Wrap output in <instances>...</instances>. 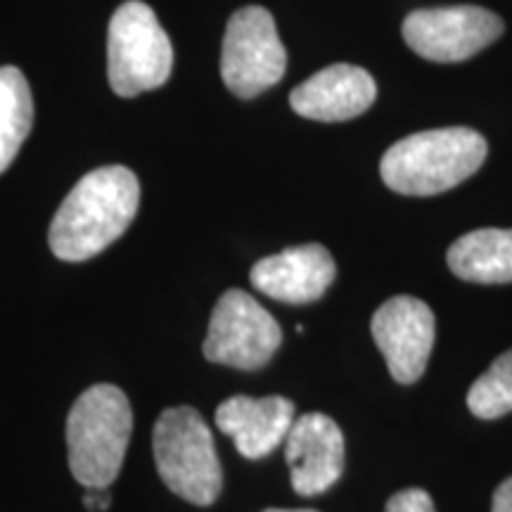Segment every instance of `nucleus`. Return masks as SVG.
I'll list each match as a JSON object with an SVG mask.
<instances>
[{
	"instance_id": "aec40b11",
	"label": "nucleus",
	"mask_w": 512,
	"mask_h": 512,
	"mask_svg": "<svg viewBox=\"0 0 512 512\" xmlns=\"http://www.w3.org/2000/svg\"><path fill=\"white\" fill-rule=\"evenodd\" d=\"M264 512H318V510H309V508H299V510H283V508H268Z\"/></svg>"
},
{
	"instance_id": "20e7f679",
	"label": "nucleus",
	"mask_w": 512,
	"mask_h": 512,
	"mask_svg": "<svg viewBox=\"0 0 512 512\" xmlns=\"http://www.w3.org/2000/svg\"><path fill=\"white\" fill-rule=\"evenodd\" d=\"M157 472L162 482L192 505L219 498L223 472L207 422L190 406L166 408L152 432Z\"/></svg>"
},
{
	"instance_id": "9d476101",
	"label": "nucleus",
	"mask_w": 512,
	"mask_h": 512,
	"mask_svg": "<svg viewBox=\"0 0 512 512\" xmlns=\"http://www.w3.org/2000/svg\"><path fill=\"white\" fill-rule=\"evenodd\" d=\"M292 489L299 496L325 494L344 472V434L323 413H304L285 439Z\"/></svg>"
},
{
	"instance_id": "0eeeda50",
	"label": "nucleus",
	"mask_w": 512,
	"mask_h": 512,
	"mask_svg": "<svg viewBox=\"0 0 512 512\" xmlns=\"http://www.w3.org/2000/svg\"><path fill=\"white\" fill-rule=\"evenodd\" d=\"M283 344L278 320L252 294L228 290L211 313L204 356L238 370L264 368Z\"/></svg>"
},
{
	"instance_id": "4468645a",
	"label": "nucleus",
	"mask_w": 512,
	"mask_h": 512,
	"mask_svg": "<svg viewBox=\"0 0 512 512\" xmlns=\"http://www.w3.org/2000/svg\"><path fill=\"white\" fill-rule=\"evenodd\" d=\"M448 268L467 283H512V228H482L448 247Z\"/></svg>"
},
{
	"instance_id": "f8f14e48",
	"label": "nucleus",
	"mask_w": 512,
	"mask_h": 512,
	"mask_svg": "<svg viewBox=\"0 0 512 512\" xmlns=\"http://www.w3.org/2000/svg\"><path fill=\"white\" fill-rule=\"evenodd\" d=\"M294 403L285 396H230L216 408V427L233 439L240 456L259 460L271 456L294 425Z\"/></svg>"
},
{
	"instance_id": "dca6fc26",
	"label": "nucleus",
	"mask_w": 512,
	"mask_h": 512,
	"mask_svg": "<svg viewBox=\"0 0 512 512\" xmlns=\"http://www.w3.org/2000/svg\"><path fill=\"white\" fill-rule=\"evenodd\" d=\"M467 408L482 420H496L512 411V349L491 363L467 392Z\"/></svg>"
},
{
	"instance_id": "ddd939ff",
	"label": "nucleus",
	"mask_w": 512,
	"mask_h": 512,
	"mask_svg": "<svg viewBox=\"0 0 512 512\" xmlns=\"http://www.w3.org/2000/svg\"><path fill=\"white\" fill-rule=\"evenodd\" d=\"M377 98L375 79L354 64L320 69L290 93L297 114L313 121H349L361 117Z\"/></svg>"
},
{
	"instance_id": "6ab92c4d",
	"label": "nucleus",
	"mask_w": 512,
	"mask_h": 512,
	"mask_svg": "<svg viewBox=\"0 0 512 512\" xmlns=\"http://www.w3.org/2000/svg\"><path fill=\"white\" fill-rule=\"evenodd\" d=\"M491 512H512V477L498 486L494 494V508Z\"/></svg>"
},
{
	"instance_id": "9b49d317",
	"label": "nucleus",
	"mask_w": 512,
	"mask_h": 512,
	"mask_svg": "<svg viewBox=\"0 0 512 512\" xmlns=\"http://www.w3.org/2000/svg\"><path fill=\"white\" fill-rule=\"evenodd\" d=\"M337 266L323 245L290 247L285 252L256 261L249 280L266 297L285 304L316 302L332 285Z\"/></svg>"
},
{
	"instance_id": "a211bd4d",
	"label": "nucleus",
	"mask_w": 512,
	"mask_h": 512,
	"mask_svg": "<svg viewBox=\"0 0 512 512\" xmlns=\"http://www.w3.org/2000/svg\"><path fill=\"white\" fill-rule=\"evenodd\" d=\"M112 498L107 494V489H86V496H83V505H86L91 512H102L110 508Z\"/></svg>"
},
{
	"instance_id": "2eb2a0df",
	"label": "nucleus",
	"mask_w": 512,
	"mask_h": 512,
	"mask_svg": "<svg viewBox=\"0 0 512 512\" xmlns=\"http://www.w3.org/2000/svg\"><path fill=\"white\" fill-rule=\"evenodd\" d=\"M34 124V98L17 67H0V174L15 162Z\"/></svg>"
},
{
	"instance_id": "39448f33",
	"label": "nucleus",
	"mask_w": 512,
	"mask_h": 512,
	"mask_svg": "<svg viewBox=\"0 0 512 512\" xmlns=\"http://www.w3.org/2000/svg\"><path fill=\"white\" fill-rule=\"evenodd\" d=\"M174 67V48L155 10L140 0H128L114 12L107 34V74L112 91L121 98L164 86Z\"/></svg>"
},
{
	"instance_id": "f3484780",
	"label": "nucleus",
	"mask_w": 512,
	"mask_h": 512,
	"mask_svg": "<svg viewBox=\"0 0 512 512\" xmlns=\"http://www.w3.org/2000/svg\"><path fill=\"white\" fill-rule=\"evenodd\" d=\"M384 512H437L427 491L422 489H403L387 501Z\"/></svg>"
},
{
	"instance_id": "1a4fd4ad",
	"label": "nucleus",
	"mask_w": 512,
	"mask_h": 512,
	"mask_svg": "<svg viewBox=\"0 0 512 512\" xmlns=\"http://www.w3.org/2000/svg\"><path fill=\"white\" fill-rule=\"evenodd\" d=\"M370 332L394 380L401 384L418 382L430 361L437 335L430 306L406 294L387 299L370 320Z\"/></svg>"
},
{
	"instance_id": "6e6552de",
	"label": "nucleus",
	"mask_w": 512,
	"mask_h": 512,
	"mask_svg": "<svg viewBox=\"0 0 512 512\" xmlns=\"http://www.w3.org/2000/svg\"><path fill=\"white\" fill-rule=\"evenodd\" d=\"M503 34V19L477 5L415 10L403 22V38L413 53L430 62H463Z\"/></svg>"
},
{
	"instance_id": "423d86ee",
	"label": "nucleus",
	"mask_w": 512,
	"mask_h": 512,
	"mask_svg": "<svg viewBox=\"0 0 512 512\" xmlns=\"http://www.w3.org/2000/svg\"><path fill=\"white\" fill-rule=\"evenodd\" d=\"M287 53L271 12L249 5L230 17L223 36L221 76L238 98H256L283 79Z\"/></svg>"
},
{
	"instance_id": "7ed1b4c3",
	"label": "nucleus",
	"mask_w": 512,
	"mask_h": 512,
	"mask_svg": "<svg viewBox=\"0 0 512 512\" xmlns=\"http://www.w3.org/2000/svg\"><path fill=\"white\" fill-rule=\"evenodd\" d=\"M133 430L128 396L114 384H93L67 418L69 470L86 489H110L124 465Z\"/></svg>"
},
{
	"instance_id": "f257e3e1",
	"label": "nucleus",
	"mask_w": 512,
	"mask_h": 512,
	"mask_svg": "<svg viewBox=\"0 0 512 512\" xmlns=\"http://www.w3.org/2000/svg\"><path fill=\"white\" fill-rule=\"evenodd\" d=\"M140 183L126 166L86 174L64 197L50 223L48 242L57 259L86 261L119 240L136 219Z\"/></svg>"
},
{
	"instance_id": "f03ea898",
	"label": "nucleus",
	"mask_w": 512,
	"mask_h": 512,
	"mask_svg": "<svg viewBox=\"0 0 512 512\" xmlns=\"http://www.w3.org/2000/svg\"><path fill=\"white\" fill-rule=\"evenodd\" d=\"M484 136L465 126L432 128L399 140L384 152L380 174L399 195L430 197L456 188L484 164Z\"/></svg>"
}]
</instances>
